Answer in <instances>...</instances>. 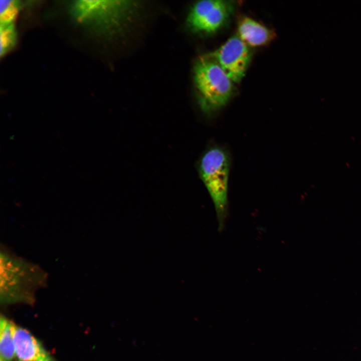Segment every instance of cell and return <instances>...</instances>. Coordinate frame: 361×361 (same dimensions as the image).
<instances>
[{
  "instance_id": "1",
  "label": "cell",
  "mask_w": 361,
  "mask_h": 361,
  "mask_svg": "<svg viewBox=\"0 0 361 361\" xmlns=\"http://www.w3.org/2000/svg\"><path fill=\"white\" fill-rule=\"evenodd\" d=\"M47 274L39 266L1 251V300L4 303L29 301L35 292L47 285Z\"/></svg>"
},
{
  "instance_id": "2",
  "label": "cell",
  "mask_w": 361,
  "mask_h": 361,
  "mask_svg": "<svg viewBox=\"0 0 361 361\" xmlns=\"http://www.w3.org/2000/svg\"><path fill=\"white\" fill-rule=\"evenodd\" d=\"M198 101L205 113L212 114L225 106L233 91V82L209 56L200 58L194 68Z\"/></svg>"
},
{
  "instance_id": "3",
  "label": "cell",
  "mask_w": 361,
  "mask_h": 361,
  "mask_svg": "<svg viewBox=\"0 0 361 361\" xmlns=\"http://www.w3.org/2000/svg\"><path fill=\"white\" fill-rule=\"evenodd\" d=\"M199 173L213 202L218 222L219 230L224 227L228 216V182L230 159L223 148H210L200 161Z\"/></svg>"
},
{
  "instance_id": "4",
  "label": "cell",
  "mask_w": 361,
  "mask_h": 361,
  "mask_svg": "<svg viewBox=\"0 0 361 361\" xmlns=\"http://www.w3.org/2000/svg\"><path fill=\"white\" fill-rule=\"evenodd\" d=\"M232 10L231 4L227 1H199L191 8L187 18V23L194 32L213 33L225 24Z\"/></svg>"
},
{
  "instance_id": "5",
  "label": "cell",
  "mask_w": 361,
  "mask_h": 361,
  "mask_svg": "<svg viewBox=\"0 0 361 361\" xmlns=\"http://www.w3.org/2000/svg\"><path fill=\"white\" fill-rule=\"evenodd\" d=\"M209 57L219 65L233 82L237 83L244 76L251 54L247 45L237 35L230 38Z\"/></svg>"
},
{
  "instance_id": "6",
  "label": "cell",
  "mask_w": 361,
  "mask_h": 361,
  "mask_svg": "<svg viewBox=\"0 0 361 361\" xmlns=\"http://www.w3.org/2000/svg\"><path fill=\"white\" fill-rule=\"evenodd\" d=\"M130 5L124 1H78L73 5L72 11L81 20L110 19L112 15L121 14Z\"/></svg>"
},
{
  "instance_id": "7",
  "label": "cell",
  "mask_w": 361,
  "mask_h": 361,
  "mask_svg": "<svg viewBox=\"0 0 361 361\" xmlns=\"http://www.w3.org/2000/svg\"><path fill=\"white\" fill-rule=\"evenodd\" d=\"M15 352L20 361H52L40 342L27 330L15 326Z\"/></svg>"
},
{
  "instance_id": "8",
  "label": "cell",
  "mask_w": 361,
  "mask_h": 361,
  "mask_svg": "<svg viewBox=\"0 0 361 361\" xmlns=\"http://www.w3.org/2000/svg\"><path fill=\"white\" fill-rule=\"evenodd\" d=\"M237 35L246 45L253 47L267 44L275 37L272 30L248 17L239 21Z\"/></svg>"
},
{
  "instance_id": "9",
  "label": "cell",
  "mask_w": 361,
  "mask_h": 361,
  "mask_svg": "<svg viewBox=\"0 0 361 361\" xmlns=\"http://www.w3.org/2000/svg\"><path fill=\"white\" fill-rule=\"evenodd\" d=\"M15 324L5 317L1 316L0 320L1 358L5 361H12L15 352L14 334Z\"/></svg>"
},
{
  "instance_id": "10",
  "label": "cell",
  "mask_w": 361,
  "mask_h": 361,
  "mask_svg": "<svg viewBox=\"0 0 361 361\" xmlns=\"http://www.w3.org/2000/svg\"><path fill=\"white\" fill-rule=\"evenodd\" d=\"M1 56L7 53L14 46L16 33L14 24H1Z\"/></svg>"
},
{
  "instance_id": "11",
  "label": "cell",
  "mask_w": 361,
  "mask_h": 361,
  "mask_svg": "<svg viewBox=\"0 0 361 361\" xmlns=\"http://www.w3.org/2000/svg\"><path fill=\"white\" fill-rule=\"evenodd\" d=\"M1 24L13 23L19 12L20 4L17 1H1Z\"/></svg>"
},
{
  "instance_id": "12",
  "label": "cell",
  "mask_w": 361,
  "mask_h": 361,
  "mask_svg": "<svg viewBox=\"0 0 361 361\" xmlns=\"http://www.w3.org/2000/svg\"><path fill=\"white\" fill-rule=\"evenodd\" d=\"M1 361H5L3 359L1 358Z\"/></svg>"
}]
</instances>
